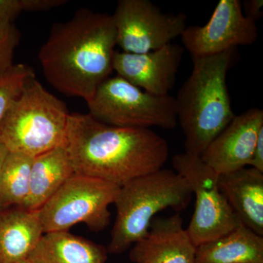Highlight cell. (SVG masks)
Returning a JSON list of instances; mask_svg holds the SVG:
<instances>
[{
  "label": "cell",
  "mask_w": 263,
  "mask_h": 263,
  "mask_svg": "<svg viewBox=\"0 0 263 263\" xmlns=\"http://www.w3.org/2000/svg\"><path fill=\"white\" fill-rule=\"evenodd\" d=\"M184 48L169 43L143 53L117 51L113 68L117 76L149 94L167 96L174 88Z\"/></svg>",
  "instance_id": "11"
},
{
  "label": "cell",
  "mask_w": 263,
  "mask_h": 263,
  "mask_svg": "<svg viewBox=\"0 0 263 263\" xmlns=\"http://www.w3.org/2000/svg\"><path fill=\"white\" fill-rule=\"evenodd\" d=\"M20 37V32L13 22L0 20V76L15 65L13 57Z\"/></svg>",
  "instance_id": "21"
},
{
  "label": "cell",
  "mask_w": 263,
  "mask_h": 263,
  "mask_svg": "<svg viewBox=\"0 0 263 263\" xmlns=\"http://www.w3.org/2000/svg\"><path fill=\"white\" fill-rule=\"evenodd\" d=\"M249 167L263 173V128L259 131Z\"/></svg>",
  "instance_id": "25"
},
{
  "label": "cell",
  "mask_w": 263,
  "mask_h": 263,
  "mask_svg": "<svg viewBox=\"0 0 263 263\" xmlns=\"http://www.w3.org/2000/svg\"><path fill=\"white\" fill-rule=\"evenodd\" d=\"M87 105L91 117L114 127L171 129L178 124L174 97L149 94L118 76L100 84Z\"/></svg>",
  "instance_id": "6"
},
{
  "label": "cell",
  "mask_w": 263,
  "mask_h": 263,
  "mask_svg": "<svg viewBox=\"0 0 263 263\" xmlns=\"http://www.w3.org/2000/svg\"><path fill=\"white\" fill-rule=\"evenodd\" d=\"M116 46L112 15L82 8L67 22L53 26L38 59L54 89L87 103L114 70Z\"/></svg>",
  "instance_id": "2"
},
{
  "label": "cell",
  "mask_w": 263,
  "mask_h": 263,
  "mask_svg": "<svg viewBox=\"0 0 263 263\" xmlns=\"http://www.w3.org/2000/svg\"><path fill=\"white\" fill-rule=\"evenodd\" d=\"M174 171L187 180L195 207L186 228L195 247L215 240L241 224L219 186V175L200 157L186 153L173 157Z\"/></svg>",
  "instance_id": "8"
},
{
  "label": "cell",
  "mask_w": 263,
  "mask_h": 263,
  "mask_svg": "<svg viewBox=\"0 0 263 263\" xmlns=\"http://www.w3.org/2000/svg\"><path fill=\"white\" fill-rule=\"evenodd\" d=\"M18 263H31V262H29V261L27 260V259H26V260L22 261V262H20Z\"/></svg>",
  "instance_id": "27"
},
{
  "label": "cell",
  "mask_w": 263,
  "mask_h": 263,
  "mask_svg": "<svg viewBox=\"0 0 263 263\" xmlns=\"http://www.w3.org/2000/svg\"><path fill=\"white\" fill-rule=\"evenodd\" d=\"M241 5L243 14L254 23L262 16V0H246Z\"/></svg>",
  "instance_id": "24"
},
{
  "label": "cell",
  "mask_w": 263,
  "mask_h": 263,
  "mask_svg": "<svg viewBox=\"0 0 263 263\" xmlns=\"http://www.w3.org/2000/svg\"><path fill=\"white\" fill-rule=\"evenodd\" d=\"M33 159L8 152L0 172V210L23 205L28 195Z\"/></svg>",
  "instance_id": "19"
},
{
  "label": "cell",
  "mask_w": 263,
  "mask_h": 263,
  "mask_svg": "<svg viewBox=\"0 0 263 263\" xmlns=\"http://www.w3.org/2000/svg\"><path fill=\"white\" fill-rule=\"evenodd\" d=\"M196 263H263V236L243 223L196 247Z\"/></svg>",
  "instance_id": "18"
},
{
  "label": "cell",
  "mask_w": 263,
  "mask_h": 263,
  "mask_svg": "<svg viewBox=\"0 0 263 263\" xmlns=\"http://www.w3.org/2000/svg\"><path fill=\"white\" fill-rule=\"evenodd\" d=\"M8 152H9V151H8L6 146H5L4 143L0 140V172H1L3 162H4L5 157L8 155Z\"/></svg>",
  "instance_id": "26"
},
{
  "label": "cell",
  "mask_w": 263,
  "mask_h": 263,
  "mask_svg": "<svg viewBox=\"0 0 263 263\" xmlns=\"http://www.w3.org/2000/svg\"><path fill=\"white\" fill-rule=\"evenodd\" d=\"M119 189L103 180L72 175L38 211L44 233L68 231L79 223L95 232L105 229Z\"/></svg>",
  "instance_id": "7"
},
{
  "label": "cell",
  "mask_w": 263,
  "mask_h": 263,
  "mask_svg": "<svg viewBox=\"0 0 263 263\" xmlns=\"http://www.w3.org/2000/svg\"><path fill=\"white\" fill-rule=\"evenodd\" d=\"M106 250L68 231L44 233L29 254L31 263H105Z\"/></svg>",
  "instance_id": "17"
},
{
  "label": "cell",
  "mask_w": 263,
  "mask_h": 263,
  "mask_svg": "<svg viewBox=\"0 0 263 263\" xmlns=\"http://www.w3.org/2000/svg\"><path fill=\"white\" fill-rule=\"evenodd\" d=\"M65 0H22L24 11L37 12L51 10L65 4Z\"/></svg>",
  "instance_id": "23"
},
{
  "label": "cell",
  "mask_w": 263,
  "mask_h": 263,
  "mask_svg": "<svg viewBox=\"0 0 263 263\" xmlns=\"http://www.w3.org/2000/svg\"><path fill=\"white\" fill-rule=\"evenodd\" d=\"M219 186L240 221L263 236V173L246 167L219 175Z\"/></svg>",
  "instance_id": "14"
},
{
  "label": "cell",
  "mask_w": 263,
  "mask_h": 263,
  "mask_svg": "<svg viewBox=\"0 0 263 263\" xmlns=\"http://www.w3.org/2000/svg\"><path fill=\"white\" fill-rule=\"evenodd\" d=\"M35 78L32 67L16 64L0 76V124L14 102L23 93L29 81Z\"/></svg>",
  "instance_id": "20"
},
{
  "label": "cell",
  "mask_w": 263,
  "mask_h": 263,
  "mask_svg": "<svg viewBox=\"0 0 263 263\" xmlns=\"http://www.w3.org/2000/svg\"><path fill=\"white\" fill-rule=\"evenodd\" d=\"M235 57L233 48L193 58V72L175 98L185 153L200 157L235 117L226 79Z\"/></svg>",
  "instance_id": "3"
},
{
  "label": "cell",
  "mask_w": 263,
  "mask_h": 263,
  "mask_svg": "<svg viewBox=\"0 0 263 263\" xmlns=\"http://www.w3.org/2000/svg\"><path fill=\"white\" fill-rule=\"evenodd\" d=\"M43 234L38 211L21 207L0 210V263L26 260Z\"/></svg>",
  "instance_id": "15"
},
{
  "label": "cell",
  "mask_w": 263,
  "mask_h": 263,
  "mask_svg": "<svg viewBox=\"0 0 263 263\" xmlns=\"http://www.w3.org/2000/svg\"><path fill=\"white\" fill-rule=\"evenodd\" d=\"M69 115L64 102L34 78L3 118L0 140L10 152L37 157L65 145Z\"/></svg>",
  "instance_id": "5"
},
{
  "label": "cell",
  "mask_w": 263,
  "mask_h": 263,
  "mask_svg": "<svg viewBox=\"0 0 263 263\" xmlns=\"http://www.w3.org/2000/svg\"><path fill=\"white\" fill-rule=\"evenodd\" d=\"M196 247L192 241L179 213L152 221L146 235L133 245V263H196Z\"/></svg>",
  "instance_id": "13"
},
{
  "label": "cell",
  "mask_w": 263,
  "mask_h": 263,
  "mask_svg": "<svg viewBox=\"0 0 263 263\" xmlns=\"http://www.w3.org/2000/svg\"><path fill=\"white\" fill-rule=\"evenodd\" d=\"M262 128V109L251 108L235 115L205 148L200 158L219 175L249 167Z\"/></svg>",
  "instance_id": "12"
},
{
  "label": "cell",
  "mask_w": 263,
  "mask_h": 263,
  "mask_svg": "<svg viewBox=\"0 0 263 263\" xmlns=\"http://www.w3.org/2000/svg\"><path fill=\"white\" fill-rule=\"evenodd\" d=\"M193 196L187 180L174 170L162 168L120 186L114 201L117 217L107 251L125 252L146 235L156 214L168 208L181 212Z\"/></svg>",
  "instance_id": "4"
},
{
  "label": "cell",
  "mask_w": 263,
  "mask_h": 263,
  "mask_svg": "<svg viewBox=\"0 0 263 263\" xmlns=\"http://www.w3.org/2000/svg\"><path fill=\"white\" fill-rule=\"evenodd\" d=\"M23 11L22 0H0V20L13 22Z\"/></svg>",
  "instance_id": "22"
},
{
  "label": "cell",
  "mask_w": 263,
  "mask_h": 263,
  "mask_svg": "<svg viewBox=\"0 0 263 263\" xmlns=\"http://www.w3.org/2000/svg\"><path fill=\"white\" fill-rule=\"evenodd\" d=\"M75 174L120 186L163 168L168 143L150 129L119 127L70 114L65 145Z\"/></svg>",
  "instance_id": "1"
},
{
  "label": "cell",
  "mask_w": 263,
  "mask_h": 263,
  "mask_svg": "<svg viewBox=\"0 0 263 263\" xmlns=\"http://www.w3.org/2000/svg\"><path fill=\"white\" fill-rule=\"evenodd\" d=\"M74 174L73 166L64 146L34 157L28 195L21 208L31 212L39 211Z\"/></svg>",
  "instance_id": "16"
},
{
  "label": "cell",
  "mask_w": 263,
  "mask_h": 263,
  "mask_svg": "<svg viewBox=\"0 0 263 263\" xmlns=\"http://www.w3.org/2000/svg\"><path fill=\"white\" fill-rule=\"evenodd\" d=\"M112 15L117 45L127 53L155 51L186 28L184 13H166L150 0H119Z\"/></svg>",
  "instance_id": "9"
},
{
  "label": "cell",
  "mask_w": 263,
  "mask_h": 263,
  "mask_svg": "<svg viewBox=\"0 0 263 263\" xmlns=\"http://www.w3.org/2000/svg\"><path fill=\"white\" fill-rule=\"evenodd\" d=\"M181 37L185 49L195 58L250 46L257 41L258 31L243 14L239 0H221L206 24L187 26Z\"/></svg>",
  "instance_id": "10"
}]
</instances>
